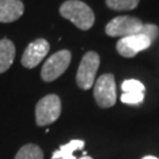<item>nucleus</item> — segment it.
<instances>
[{
	"mask_svg": "<svg viewBox=\"0 0 159 159\" xmlns=\"http://www.w3.org/2000/svg\"><path fill=\"white\" fill-rule=\"evenodd\" d=\"M60 16L70 20L79 30L87 31L94 24V13L90 6L80 0H67L59 8Z\"/></svg>",
	"mask_w": 159,
	"mask_h": 159,
	"instance_id": "obj_1",
	"label": "nucleus"
},
{
	"mask_svg": "<svg viewBox=\"0 0 159 159\" xmlns=\"http://www.w3.org/2000/svg\"><path fill=\"white\" fill-rule=\"evenodd\" d=\"M61 113V102L57 94H47L35 106V123L38 126H47L54 123Z\"/></svg>",
	"mask_w": 159,
	"mask_h": 159,
	"instance_id": "obj_2",
	"label": "nucleus"
},
{
	"mask_svg": "<svg viewBox=\"0 0 159 159\" xmlns=\"http://www.w3.org/2000/svg\"><path fill=\"white\" fill-rule=\"evenodd\" d=\"M100 58L96 52H87L80 61L75 81L81 90H90L96 80L97 71L99 68Z\"/></svg>",
	"mask_w": 159,
	"mask_h": 159,
	"instance_id": "obj_3",
	"label": "nucleus"
},
{
	"mask_svg": "<svg viewBox=\"0 0 159 159\" xmlns=\"http://www.w3.org/2000/svg\"><path fill=\"white\" fill-rule=\"evenodd\" d=\"M93 96L97 104L102 108L112 107L117 102L116 81L113 74H102L94 81Z\"/></svg>",
	"mask_w": 159,
	"mask_h": 159,
	"instance_id": "obj_4",
	"label": "nucleus"
},
{
	"mask_svg": "<svg viewBox=\"0 0 159 159\" xmlns=\"http://www.w3.org/2000/svg\"><path fill=\"white\" fill-rule=\"evenodd\" d=\"M70 63H71V52L67 50L56 52L46 60L41 68V79L46 83L56 80L67 70Z\"/></svg>",
	"mask_w": 159,
	"mask_h": 159,
	"instance_id": "obj_5",
	"label": "nucleus"
},
{
	"mask_svg": "<svg viewBox=\"0 0 159 159\" xmlns=\"http://www.w3.org/2000/svg\"><path fill=\"white\" fill-rule=\"evenodd\" d=\"M143 25L140 19L129 16L117 17L112 19L105 27V32L110 37H120L125 38L130 35L140 33Z\"/></svg>",
	"mask_w": 159,
	"mask_h": 159,
	"instance_id": "obj_6",
	"label": "nucleus"
},
{
	"mask_svg": "<svg viewBox=\"0 0 159 159\" xmlns=\"http://www.w3.org/2000/svg\"><path fill=\"white\" fill-rule=\"evenodd\" d=\"M151 40L148 37L138 33L134 35L120 38L117 43V51L121 57L133 58L140 51H144L151 46Z\"/></svg>",
	"mask_w": 159,
	"mask_h": 159,
	"instance_id": "obj_7",
	"label": "nucleus"
},
{
	"mask_svg": "<svg viewBox=\"0 0 159 159\" xmlns=\"http://www.w3.org/2000/svg\"><path fill=\"white\" fill-rule=\"evenodd\" d=\"M50 51V44L47 40L39 38L30 44L21 57V65L26 68L37 67Z\"/></svg>",
	"mask_w": 159,
	"mask_h": 159,
	"instance_id": "obj_8",
	"label": "nucleus"
},
{
	"mask_svg": "<svg viewBox=\"0 0 159 159\" xmlns=\"http://www.w3.org/2000/svg\"><path fill=\"white\" fill-rule=\"evenodd\" d=\"M24 10L25 6L20 0H0V23L16 21L24 14Z\"/></svg>",
	"mask_w": 159,
	"mask_h": 159,
	"instance_id": "obj_9",
	"label": "nucleus"
},
{
	"mask_svg": "<svg viewBox=\"0 0 159 159\" xmlns=\"http://www.w3.org/2000/svg\"><path fill=\"white\" fill-rule=\"evenodd\" d=\"M16 58V46L10 39L0 40V74L6 72L12 66Z\"/></svg>",
	"mask_w": 159,
	"mask_h": 159,
	"instance_id": "obj_10",
	"label": "nucleus"
},
{
	"mask_svg": "<svg viewBox=\"0 0 159 159\" xmlns=\"http://www.w3.org/2000/svg\"><path fill=\"white\" fill-rule=\"evenodd\" d=\"M85 146V142L84 140H79V139H74L71 140L70 143L65 144L63 146H60L58 151H56L52 154L51 159H78L74 157V151H78Z\"/></svg>",
	"mask_w": 159,
	"mask_h": 159,
	"instance_id": "obj_11",
	"label": "nucleus"
},
{
	"mask_svg": "<svg viewBox=\"0 0 159 159\" xmlns=\"http://www.w3.org/2000/svg\"><path fill=\"white\" fill-rule=\"evenodd\" d=\"M14 159H44V152L38 145L26 144L18 151Z\"/></svg>",
	"mask_w": 159,
	"mask_h": 159,
	"instance_id": "obj_12",
	"label": "nucleus"
},
{
	"mask_svg": "<svg viewBox=\"0 0 159 159\" xmlns=\"http://www.w3.org/2000/svg\"><path fill=\"white\" fill-rule=\"evenodd\" d=\"M108 8L114 11H131L134 10L139 0H105Z\"/></svg>",
	"mask_w": 159,
	"mask_h": 159,
	"instance_id": "obj_13",
	"label": "nucleus"
},
{
	"mask_svg": "<svg viewBox=\"0 0 159 159\" xmlns=\"http://www.w3.org/2000/svg\"><path fill=\"white\" fill-rule=\"evenodd\" d=\"M121 90L126 92H140L145 93V86L143 85L139 80L136 79H127L121 84Z\"/></svg>",
	"mask_w": 159,
	"mask_h": 159,
	"instance_id": "obj_14",
	"label": "nucleus"
},
{
	"mask_svg": "<svg viewBox=\"0 0 159 159\" xmlns=\"http://www.w3.org/2000/svg\"><path fill=\"white\" fill-rule=\"evenodd\" d=\"M120 100L124 104L137 105V104H140L144 100V93H140V92H126V93L121 94Z\"/></svg>",
	"mask_w": 159,
	"mask_h": 159,
	"instance_id": "obj_15",
	"label": "nucleus"
},
{
	"mask_svg": "<svg viewBox=\"0 0 159 159\" xmlns=\"http://www.w3.org/2000/svg\"><path fill=\"white\" fill-rule=\"evenodd\" d=\"M140 34L148 37V39L151 40V43L153 41L159 34V29L153 25V24H146V25H143L142 30H140Z\"/></svg>",
	"mask_w": 159,
	"mask_h": 159,
	"instance_id": "obj_16",
	"label": "nucleus"
},
{
	"mask_svg": "<svg viewBox=\"0 0 159 159\" xmlns=\"http://www.w3.org/2000/svg\"><path fill=\"white\" fill-rule=\"evenodd\" d=\"M143 159H158V158L154 157V156H146V157H144Z\"/></svg>",
	"mask_w": 159,
	"mask_h": 159,
	"instance_id": "obj_17",
	"label": "nucleus"
},
{
	"mask_svg": "<svg viewBox=\"0 0 159 159\" xmlns=\"http://www.w3.org/2000/svg\"><path fill=\"white\" fill-rule=\"evenodd\" d=\"M78 159H93V158L89 157V156H84V157H81V158H78Z\"/></svg>",
	"mask_w": 159,
	"mask_h": 159,
	"instance_id": "obj_18",
	"label": "nucleus"
}]
</instances>
